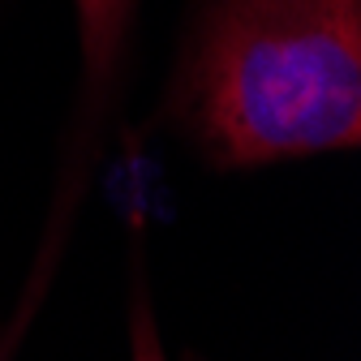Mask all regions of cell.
<instances>
[{
	"label": "cell",
	"mask_w": 361,
	"mask_h": 361,
	"mask_svg": "<svg viewBox=\"0 0 361 361\" xmlns=\"http://www.w3.org/2000/svg\"><path fill=\"white\" fill-rule=\"evenodd\" d=\"M168 121L211 168L361 142V0H194Z\"/></svg>",
	"instance_id": "1"
},
{
	"label": "cell",
	"mask_w": 361,
	"mask_h": 361,
	"mask_svg": "<svg viewBox=\"0 0 361 361\" xmlns=\"http://www.w3.org/2000/svg\"><path fill=\"white\" fill-rule=\"evenodd\" d=\"M129 361H168L155 310H151V293H147L142 276H138V284H133V301H129Z\"/></svg>",
	"instance_id": "2"
}]
</instances>
